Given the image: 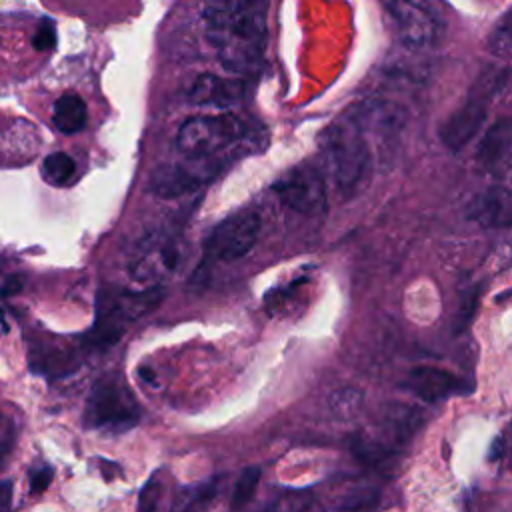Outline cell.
Instances as JSON below:
<instances>
[{
    "label": "cell",
    "mask_w": 512,
    "mask_h": 512,
    "mask_svg": "<svg viewBox=\"0 0 512 512\" xmlns=\"http://www.w3.org/2000/svg\"><path fill=\"white\" fill-rule=\"evenodd\" d=\"M54 478V468L50 464H36L28 470V488L32 496L42 494Z\"/></svg>",
    "instance_id": "24"
},
{
    "label": "cell",
    "mask_w": 512,
    "mask_h": 512,
    "mask_svg": "<svg viewBox=\"0 0 512 512\" xmlns=\"http://www.w3.org/2000/svg\"><path fill=\"white\" fill-rule=\"evenodd\" d=\"M498 84H500L498 72H492V70L482 72L476 78V82L470 86L462 104L444 120L438 134L442 144L448 150L452 152L462 150L482 130L488 116L492 94L496 92Z\"/></svg>",
    "instance_id": "7"
},
{
    "label": "cell",
    "mask_w": 512,
    "mask_h": 512,
    "mask_svg": "<svg viewBox=\"0 0 512 512\" xmlns=\"http://www.w3.org/2000/svg\"><path fill=\"white\" fill-rule=\"evenodd\" d=\"M14 486L10 480H0V512H12Z\"/></svg>",
    "instance_id": "30"
},
{
    "label": "cell",
    "mask_w": 512,
    "mask_h": 512,
    "mask_svg": "<svg viewBox=\"0 0 512 512\" xmlns=\"http://www.w3.org/2000/svg\"><path fill=\"white\" fill-rule=\"evenodd\" d=\"M490 46L496 52L512 48V6L508 8V12L498 22V26H496V30H494V34L490 38Z\"/></svg>",
    "instance_id": "25"
},
{
    "label": "cell",
    "mask_w": 512,
    "mask_h": 512,
    "mask_svg": "<svg viewBox=\"0 0 512 512\" xmlns=\"http://www.w3.org/2000/svg\"><path fill=\"white\" fill-rule=\"evenodd\" d=\"M512 160V118L496 120L488 126L476 148V162L484 170H494Z\"/></svg>",
    "instance_id": "15"
},
{
    "label": "cell",
    "mask_w": 512,
    "mask_h": 512,
    "mask_svg": "<svg viewBox=\"0 0 512 512\" xmlns=\"http://www.w3.org/2000/svg\"><path fill=\"white\" fill-rule=\"evenodd\" d=\"M278 200L290 210L306 216H316L326 210V176L312 164H298L288 168L272 184Z\"/></svg>",
    "instance_id": "9"
},
{
    "label": "cell",
    "mask_w": 512,
    "mask_h": 512,
    "mask_svg": "<svg viewBox=\"0 0 512 512\" xmlns=\"http://www.w3.org/2000/svg\"><path fill=\"white\" fill-rule=\"evenodd\" d=\"M204 34L234 76L258 68L268 34V0H202Z\"/></svg>",
    "instance_id": "1"
},
{
    "label": "cell",
    "mask_w": 512,
    "mask_h": 512,
    "mask_svg": "<svg viewBox=\"0 0 512 512\" xmlns=\"http://www.w3.org/2000/svg\"><path fill=\"white\" fill-rule=\"evenodd\" d=\"M42 178L52 186H64L76 176V162L62 150L48 154L40 166Z\"/></svg>",
    "instance_id": "19"
},
{
    "label": "cell",
    "mask_w": 512,
    "mask_h": 512,
    "mask_svg": "<svg viewBox=\"0 0 512 512\" xmlns=\"http://www.w3.org/2000/svg\"><path fill=\"white\" fill-rule=\"evenodd\" d=\"M218 488L220 476L208 478L206 482L196 486H186L176 494L170 512H202L216 498Z\"/></svg>",
    "instance_id": "18"
},
{
    "label": "cell",
    "mask_w": 512,
    "mask_h": 512,
    "mask_svg": "<svg viewBox=\"0 0 512 512\" xmlns=\"http://www.w3.org/2000/svg\"><path fill=\"white\" fill-rule=\"evenodd\" d=\"M8 330V324H6V320H4V314H2V310H0V334H4Z\"/></svg>",
    "instance_id": "32"
},
{
    "label": "cell",
    "mask_w": 512,
    "mask_h": 512,
    "mask_svg": "<svg viewBox=\"0 0 512 512\" xmlns=\"http://www.w3.org/2000/svg\"><path fill=\"white\" fill-rule=\"evenodd\" d=\"M24 286V276L20 272H8L0 284V294L4 298H10V296H16Z\"/></svg>",
    "instance_id": "29"
},
{
    "label": "cell",
    "mask_w": 512,
    "mask_h": 512,
    "mask_svg": "<svg viewBox=\"0 0 512 512\" xmlns=\"http://www.w3.org/2000/svg\"><path fill=\"white\" fill-rule=\"evenodd\" d=\"M32 46L38 52H48L56 46V26L52 20H42L32 36Z\"/></svg>",
    "instance_id": "26"
},
{
    "label": "cell",
    "mask_w": 512,
    "mask_h": 512,
    "mask_svg": "<svg viewBox=\"0 0 512 512\" xmlns=\"http://www.w3.org/2000/svg\"><path fill=\"white\" fill-rule=\"evenodd\" d=\"M388 14L400 40L410 48H426L436 38V22L416 0H388Z\"/></svg>",
    "instance_id": "11"
},
{
    "label": "cell",
    "mask_w": 512,
    "mask_h": 512,
    "mask_svg": "<svg viewBox=\"0 0 512 512\" xmlns=\"http://www.w3.org/2000/svg\"><path fill=\"white\" fill-rule=\"evenodd\" d=\"M246 94V82L240 76L202 74L190 88V102L204 108H228L238 104Z\"/></svg>",
    "instance_id": "14"
},
{
    "label": "cell",
    "mask_w": 512,
    "mask_h": 512,
    "mask_svg": "<svg viewBox=\"0 0 512 512\" xmlns=\"http://www.w3.org/2000/svg\"><path fill=\"white\" fill-rule=\"evenodd\" d=\"M404 386L424 402H438L454 394H466L470 390V386L460 376L438 366L412 368Z\"/></svg>",
    "instance_id": "12"
},
{
    "label": "cell",
    "mask_w": 512,
    "mask_h": 512,
    "mask_svg": "<svg viewBox=\"0 0 512 512\" xmlns=\"http://www.w3.org/2000/svg\"><path fill=\"white\" fill-rule=\"evenodd\" d=\"M142 410L122 376H100L84 402L82 424L88 430L122 434L140 422Z\"/></svg>",
    "instance_id": "4"
},
{
    "label": "cell",
    "mask_w": 512,
    "mask_h": 512,
    "mask_svg": "<svg viewBox=\"0 0 512 512\" xmlns=\"http://www.w3.org/2000/svg\"><path fill=\"white\" fill-rule=\"evenodd\" d=\"M260 512H324L314 496L300 490L284 492L272 498Z\"/></svg>",
    "instance_id": "20"
},
{
    "label": "cell",
    "mask_w": 512,
    "mask_h": 512,
    "mask_svg": "<svg viewBox=\"0 0 512 512\" xmlns=\"http://www.w3.org/2000/svg\"><path fill=\"white\" fill-rule=\"evenodd\" d=\"M262 478V468L252 464L246 466L240 476L236 478V484L232 488V496H230V512H240L254 496L258 484Z\"/></svg>",
    "instance_id": "21"
},
{
    "label": "cell",
    "mask_w": 512,
    "mask_h": 512,
    "mask_svg": "<svg viewBox=\"0 0 512 512\" xmlns=\"http://www.w3.org/2000/svg\"><path fill=\"white\" fill-rule=\"evenodd\" d=\"M244 132V122L230 112L200 114L182 122L176 132V148L188 160H206L236 144Z\"/></svg>",
    "instance_id": "6"
},
{
    "label": "cell",
    "mask_w": 512,
    "mask_h": 512,
    "mask_svg": "<svg viewBox=\"0 0 512 512\" xmlns=\"http://www.w3.org/2000/svg\"><path fill=\"white\" fill-rule=\"evenodd\" d=\"M380 498L382 496L376 488H356L338 500V508L342 512H370L378 508Z\"/></svg>",
    "instance_id": "22"
},
{
    "label": "cell",
    "mask_w": 512,
    "mask_h": 512,
    "mask_svg": "<svg viewBox=\"0 0 512 512\" xmlns=\"http://www.w3.org/2000/svg\"><path fill=\"white\" fill-rule=\"evenodd\" d=\"M158 498H160V486H158L156 476H152V478L144 484V488L140 490V500H138L136 512H156Z\"/></svg>",
    "instance_id": "27"
},
{
    "label": "cell",
    "mask_w": 512,
    "mask_h": 512,
    "mask_svg": "<svg viewBox=\"0 0 512 512\" xmlns=\"http://www.w3.org/2000/svg\"><path fill=\"white\" fill-rule=\"evenodd\" d=\"M488 458L490 460L502 458L508 464V468L512 470V422L506 426L502 438L492 444V454Z\"/></svg>",
    "instance_id": "28"
},
{
    "label": "cell",
    "mask_w": 512,
    "mask_h": 512,
    "mask_svg": "<svg viewBox=\"0 0 512 512\" xmlns=\"http://www.w3.org/2000/svg\"><path fill=\"white\" fill-rule=\"evenodd\" d=\"M360 402H362V394L354 388H342L330 396L332 412L338 416H344V418L354 414L358 410Z\"/></svg>",
    "instance_id": "23"
},
{
    "label": "cell",
    "mask_w": 512,
    "mask_h": 512,
    "mask_svg": "<svg viewBox=\"0 0 512 512\" xmlns=\"http://www.w3.org/2000/svg\"><path fill=\"white\" fill-rule=\"evenodd\" d=\"M80 360L76 352L64 344L52 342L48 338H34L28 346V366L30 372L46 380H60L76 372Z\"/></svg>",
    "instance_id": "13"
},
{
    "label": "cell",
    "mask_w": 512,
    "mask_h": 512,
    "mask_svg": "<svg viewBox=\"0 0 512 512\" xmlns=\"http://www.w3.org/2000/svg\"><path fill=\"white\" fill-rule=\"evenodd\" d=\"M202 182V176L196 174L190 168H184L180 164L176 166H162L154 172L152 180H150V188L158 194V196H180L184 192H190L192 188H196Z\"/></svg>",
    "instance_id": "16"
},
{
    "label": "cell",
    "mask_w": 512,
    "mask_h": 512,
    "mask_svg": "<svg viewBox=\"0 0 512 512\" xmlns=\"http://www.w3.org/2000/svg\"><path fill=\"white\" fill-rule=\"evenodd\" d=\"M182 260L180 240L172 234L154 232L134 250L130 272L138 282L156 286L162 278L174 274Z\"/></svg>",
    "instance_id": "10"
},
{
    "label": "cell",
    "mask_w": 512,
    "mask_h": 512,
    "mask_svg": "<svg viewBox=\"0 0 512 512\" xmlns=\"http://www.w3.org/2000/svg\"><path fill=\"white\" fill-rule=\"evenodd\" d=\"M164 298V288L160 284L146 286L142 290L126 288H106L96 298V318L92 328L82 334L80 346L86 350H106L114 346L126 326L140 316L154 310Z\"/></svg>",
    "instance_id": "3"
},
{
    "label": "cell",
    "mask_w": 512,
    "mask_h": 512,
    "mask_svg": "<svg viewBox=\"0 0 512 512\" xmlns=\"http://www.w3.org/2000/svg\"><path fill=\"white\" fill-rule=\"evenodd\" d=\"M322 174L342 196H354L372 172V150L366 138V112L360 106L328 124L318 140Z\"/></svg>",
    "instance_id": "2"
},
{
    "label": "cell",
    "mask_w": 512,
    "mask_h": 512,
    "mask_svg": "<svg viewBox=\"0 0 512 512\" xmlns=\"http://www.w3.org/2000/svg\"><path fill=\"white\" fill-rule=\"evenodd\" d=\"M422 426V414L414 406H386L378 420L352 438V452L366 464L388 460Z\"/></svg>",
    "instance_id": "5"
},
{
    "label": "cell",
    "mask_w": 512,
    "mask_h": 512,
    "mask_svg": "<svg viewBox=\"0 0 512 512\" xmlns=\"http://www.w3.org/2000/svg\"><path fill=\"white\" fill-rule=\"evenodd\" d=\"M138 376H140L146 384H150V386H154V382H156V380H154V374H152L146 366H140V368H138Z\"/></svg>",
    "instance_id": "31"
},
{
    "label": "cell",
    "mask_w": 512,
    "mask_h": 512,
    "mask_svg": "<svg viewBox=\"0 0 512 512\" xmlns=\"http://www.w3.org/2000/svg\"><path fill=\"white\" fill-rule=\"evenodd\" d=\"M86 120H88V108L78 94L68 92L54 102L52 122L60 132L76 134L86 126Z\"/></svg>",
    "instance_id": "17"
},
{
    "label": "cell",
    "mask_w": 512,
    "mask_h": 512,
    "mask_svg": "<svg viewBox=\"0 0 512 512\" xmlns=\"http://www.w3.org/2000/svg\"><path fill=\"white\" fill-rule=\"evenodd\" d=\"M260 216L254 210H238L220 220L204 240V254L210 260L234 262L244 258L258 242Z\"/></svg>",
    "instance_id": "8"
}]
</instances>
